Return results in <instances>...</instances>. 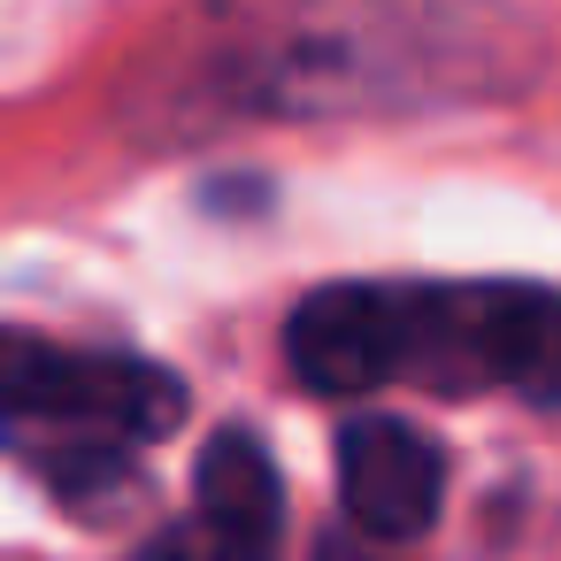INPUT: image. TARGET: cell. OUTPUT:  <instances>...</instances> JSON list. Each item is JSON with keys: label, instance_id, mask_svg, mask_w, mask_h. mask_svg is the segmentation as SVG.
<instances>
[{"label": "cell", "instance_id": "3", "mask_svg": "<svg viewBox=\"0 0 561 561\" xmlns=\"http://www.w3.org/2000/svg\"><path fill=\"white\" fill-rule=\"evenodd\" d=\"M408 377L438 392L507 385L561 408V293L546 285H408Z\"/></svg>", "mask_w": 561, "mask_h": 561}, {"label": "cell", "instance_id": "5", "mask_svg": "<svg viewBox=\"0 0 561 561\" xmlns=\"http://www.w3.org/2000/svg\"><path fill=\"white\" fill-rule=\"evenodd\" d=\"M446 500V454L400 415H354L339 431V507L362 538H423Z\"/></svg>", "mask_w": 561, "mask_h": 561}, {"label": "cell", "instance_id": "2", "mask_svg": "<svg viewBox=\"0 0 561 561\" xmlns=\"http://www.w3.org/2000/svg\"><path fill=\"white\" fill-rule=\"evenodd\" d=\"M185 423V385L139 354H0V446L78 492L85 477H116L139 446Z\"/></svg>", "mask_w": 561, "mask_h": 561}, {"label": "cell", "instance_id": "7", "mask_svg": "<svg viewBox=\"0 0 561 561\" xmlns=\"http://www.w3.org/2000/svg\"><path fill=\"white\" fill-rule=\"evenodd\" d=\"M131 561H224V553H216V538H208V530H201V515H193V523L154 530V538H147Z\"/></svg>", "mask_w": 561, "mask_h": 561}, {"label": "cell", "instance_id": "8", "mask_svg": "<svg viewBox=\"0 0 561 561\" xmlns=\"http://www.w3.org/2000/svg\"><path fill=\"white\" fill-rule=\"evenodd\" d=\"M316 561H377V553H354L346 538H323V546H316Z\"/></svg>", "mask_w": 561, "mask_h": 561}, {"label": "cell", "instance_id": "6", "mask_svg": "<svg viewBox=\"0 0 561 561\" xmlns=\"http://www.w3.org/2000/svg\"><path fill=\"white\" fill-rule=\"evenodd\" d=\"M193 515L224 561H277L285 546V477L254 431H216L193 469Z\"/></svg>", "mask_w": 561, "mask_h": 561}, {"label": "cell", "instance_id": "9", "mask_svg": "<svg viewBox=\"0 0 561 561\" xmlns=\"http://www.w3.org/2000/svg\"><path fill=\"white\" fill-rule=\"evenodd\" d=\"M0 354H9V339H0Z\"/></svg>", "mask_w": 561, "mask_h": 561}, {"label": "cell", "instance_id": "4", "mask_svg": "<svg viewBox=\"0 0 561 561\" xmlns=\"http://www.w3.org/2000/svg\"><path fill=\"white\" fill-rule=\"evenodd\" d=\"M285 362L300 385L346 400L408 377V285H323L285 323Z\"/></svg>", "mask_w": 561, "mask_h": 561}, {"label": "cell", "instance_id": "1", "mask_svg": "<svg viewBox=\"0 0 561 561\" xmlns=\"http://www.w3.org/2000/svg\"><path fill=\"white\" fill-rule=\"evenodd\" d=\"M185 78L247 116H385L515 93L538 32L500 0H216Z\"/></svg>", "mask_w": 561, "mask_h": 561}]
</instances>
